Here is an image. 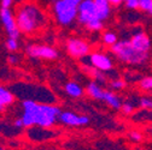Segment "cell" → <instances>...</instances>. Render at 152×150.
<instances>
[{
    "instance_id": "obj_12",
    "label": "cell",
    "mask_w": 152,
    "mask_h": 150,
    "mask_svg": "<svg viewBox=\"0 0 152 150\" xmlns=\"http://www.w3.org/2000/svg\"><path fill=\"white\" fill-rule=\"evenodd\" d=\"M129 40H130L132 45L134 46L137 49H139L140 52L150 53L151 47H152V42H151L150 36L145 31L139 30L137 32H133V35H132V37Z\"/></svg>"
},
{
    "instance_id": "obj_9",
    "label": "cell",
    "mask_w": 152,
    "mask_h": 150,
    "mask_svg": "<svg viewBox=\"0 0 152 150\" xmlns=\"http://www.w3.org/2000/svg\"><path fill=\"white\" fill-rule=\"evenodd\" d=\"M97 10H96V1L94 0H82L79 5V16L77 22L86 27L93 19H97ZM99 19V18H98Z\"/></svg>"
},
{
    "instance_id": "obj_30",
    "label": "cell",
    "mask_w": 152,
    "mask_h": 150,
    "mask_svg": "<svg viewBox=\"0 0 152 150\" xmlns=\"http://www.w3.org/2000/svg\"><path fill=\"white\" fill-rule=\"evenodd\" d=\"M18 59H20V58H18L15 53H10V54L7 55V63L11 64V65L17 64V63H18Z\"/></svg>"
},
{
    "instance_id": "obj_20",
    "label": "cell",
    "mask_w": 152,
    "mask_h": 150,
    "mask_svg": "<svg viewBox=\"0 0 152 150\" xmlns=\"http://www.w3.org/2000/svg\"><path fill=\"white\" fill-rule=\"evenodd\" d=\"M152 119V110L150 109H141L138 112H134L133 114V121H137V123H145V121H150V119Z\"/></svg>"
},
{
    "instance_id": "obj_21",
    "label": "cell",
    "mask_w": 152,
    "mask_h": 150,
    "mask_svg": "<svg viewBox=\"0 0 152 150\" xmlns=\"http://www.w3.org/2000/svg\"><path fill=\"white\" fill-rule=\"evenodd\" d=\"M102 41H103V43H104L105 46L112 47L113 45H115V43L118 41V36H117L116 32H113V31H111V30H107V31H105V32L103 34Z\"/></svg>"
},
{
    "instance_id": "obj_23",
    "label": "cell",
    "mask_w": 152,
    "mask_h": 150,
    "mask_svg": "<svg viewBox=\"0 0 152 150\" xmlns=\"http://www.w3.org/2000/svg\"><path fill=\"white\" fill-rule=\"evenodd\" d=\"M109 87H110L112 90H122V89H124V88L127 87V82H126L124 79H122V78L116 77V78L110 79Z\"/></svg>"
},
{
    "instance_id": "obj_31",
    "label": "cell",
    "mask_w": 152,
    "mask_h": 150,
    "mask_svg": "<svg viewBox=\"0 0 152 150\" xmlns=\"http://www.w3.org/2000/svg\"><path fill=\"white\" fill-rule=\"evenodd\" d=\"M1 3V7L4 9H11L12 4H13V0H0Z\"/></svg>"
},
{
    "instance_id": "obj_13",
    "label": "cell",
    "mask_w": 152,
    "mask_h": 150,
    "mask_svg": "<svg viewBox=\"0 0 152 150\" xmlns=\"http://www.w3.org/2000/svg\"><path fill=\"white\" fill-rule=\"evenodd\" d=\"M28 136H29V139L40 142V141L50 139L52 137V133H51L50 128H45V127H40V126H33V127L28 128Z\"/></svg>"
},
{
    "instance_id": "obj_17",
    "label": "cell",
    "mask_w": 152,
    "mask_h": 150,
    "mask_svg": "<svg viewBox=\"0 0 152 150\" xmlns=\"http://www.w3.org/2000/svg\"><path fill=\"white\" fill-rule=\"evenodd\" d=\"M103 102L106 103L111 109L120 110L122 106V99L117 95L116 92H113L112 90H105L104 96H103Z\"/></svg>"
},
{
    "instance_id": "obj_11",
    "label": "cell",
    "mask_w": 152,
    "mask_h": 150,
    "mask_svg": "<svg viewBox=\"0 0 152 150\" xmlns=\"http://www.w3.org/2000/svg\"><path fill=\"white\" fill-rule=\"evenodd\" d=\"M59 121L66 126L71 127H80V126H86L89 124V118L87 115H81L76 114L74 112L69 110H62L59 115Z\"/></svg>"
},
{
    "instance_id": "obj_33",
    "label": "cell",
    "mask_w": 152,
    "mask_h": 150,
    "mask_svg": "<svg viewBox=\"0 0 152 150\" xmlns=\"http://www.w3.org/2000/svg\"><path fill=\"white\" fill-rule=\"evenodd\" d=\"M66 1H68L69 4H71V5H74V6H77V7H79V5L81 4L82 0H66Z\"/></svg>"
},
{
    "instance_id": "obj_4",
    "label": "cell",
    "mask_w": 152,
    "mask_h": 150,
    "mask_svg": "<svg viewBox=\"0 0 152 150\" xmlns=\"http://www.w3.org/2000/svg\"><path fill=\"white\" fill-rule=\"evenodd\" d=\"M62 109L54 103H37L35 109V126L51 128L59 120Z\"/></svg>"
},
{
    "instance_id": "obj_35",
    "label": "cell",
    "mask_w": 152,
    "mask_h": 150,
    "mask_svg": "<svg viewBox=\"0 0 152 150\" xmlns=\"http://www.w3.org/2000/svg\"><path fill=\"white\" fill-rule=\"evenodd\" d=\"M51 1H52V3H54V1H56V0H51Z\"/></svg>"
},
{
    "instance_id": "obj_18",
    "label": "cell",
    "mask_w": 152,
    "mask_h": 150,
    "mask_svg": "<svg viewBox=\"0 0 152 150\" xmlns=\"http://www.w3.org/2000/svg\"><path fill=\"white\" fill-rule=\"evenodd\" d=\"M82 70L85 71L86 74H88V76H89L93 81H96V82H98V83H100V84H105L106 81H107V77H106V74H105L106 72H103V71H100V70H98V69H96V67H93V66L89 65V64L83 65V66H82Z\"/></svg>"
},
{
    "instance_id": "obj_6",
    "label": "cell",
    "mask_w": 152,
    "mask_h": 150,
    "mask_svg": "<svg viewBox=\"0 0 152 150\" xmlns=\"http://www.w3.org/2000/svg\"><path fill=\"white\" fill-rule=\"evenodd\" d=\"M65 50L74 59H83L91 54V45L81 37H69L65 41Z\"/></svg>"
},
{
    "instance_id": "obj_22",
    "label": "cell",
    "mask_w": 152,
    "mask_h": 150,
    "mask_svg": "<svg viewBox=\"0 0 152 150\" xmlns=\"http://www.w3.org/2000/svg\"><path fill=\"white\" fill-rule=\"evenodd\" d=\"M135 105L133 103L132 101H129V100H126V101H123L122 102V106H121V112L124 114V115H133L134 114V112H135Z\"/></svg>"
},
{
    "instance_id": "obj_28",
    "label": "cell",
    "mask_w": 152,
    "mask_h": 150,
    "mask_svg": "<svg viewBox=\"0 0 152 150\" xmlns=\"http://www.w3.org/2000/svg\"><path fill=\"white\" fill-rule=\"evenodd\" d=\"M152 7V0H139V10L144 12H148Z\"/></svg>"
},
{
    "instance_id": "obj_2",
    "label": "cell",
    "mask_w": 152,
    "mask_h": 150,
    "mask_svg": "<svg viewBox=\"0 0 152 150\" xmlns=\"http://www.w3.org/2000/svg\"><path fill=\"white\" fill-rule=\"evenodd\" d=\"M110 52L120 63L129 66H141L146 64L150 58V53L140 52L132 45L130 40L127 39L118 40L110 47Z\"/></svg>"
},
{
    "instance_id": "obj_8",
    "label": "cell",
    "mask_w": 152,
    "mask_h": 150,
    "mask_svg": "<svg viewBox=\"0 0 152 150\" xmlns=\"http://www.w3.org/2000/svg\"><path fill=\"white\" fill-rule=\"evenodd\" d=\"M0 21H1L9 37H13V39H20L21 36V30L17 25L16 21V16L11 11V9H0Z\"/></svg>"
},
{
    "instance_id": "obj_7",
    "label": "cell",
    "mask_w": 152,
    "mask_h": 150,
    "mask_svg": "<svg viewBox=\"0 0 152 150\" xmlns=\"http://www.w3.org/2000/svg\"><path fill=\"white\" fill-rule=\"evenodd\" d=\"M27 55L34 59H45V60H56L58 58V50L52 46L47 45H36L28 43L24 48Z\"/></svg>"
},
{
    "instance_id": "obj_5",
    "label": "cell",
    "mask_w": 152,
    "mask_h": 150,
    "mask_svg": "<svg viewBox=\"0 0 152 150\" xmlns=\"http://www.w3.org/2000/svg\"><path fill=\"white\" fill-rule=\"evenodd\" d=\"M53 16L57 24L69 27L77 21L79 7L69 4L66 0H56L53 3Z\"/></svg>"
},
{
    "instance_id": "obj_32",
    "label": "cell",
    "mask_w": 152,
    "mask_h": 150,
    "mask_svg": "<svg viewBox=\"0 0 152 150\" xmlns=\"http://www.w3.org/2000/svg\"><path fill=\"white\" fill-rule=\"evenodd\" d=\"M107 1H109L112 6H120L121 4H123V0H107Z\"/></svg>"
},
{
    "instance_id": "obj_15",
    "label": "cell",
    "mask_w": 152,
    "mask_h": 150,
    "mask_svg": "<svg viewBox=\"0 0 152 150\" xmlns=\"http://www.w3.org/2000/svg\"><path fill=\"white\" fill-rule=\"evenodd\" d=\"M96 1V10H97V17L100 21L105 22L109 19L112 13V5L107 0H94Z\"/></svg>"
},
{
    "instance_id": "obj_24",
    "label": "cell",
    "mask_w": 152,
    "mask_h": 150,
    "mask_svg": "<svg viewBox=\"0 0 152 150\" xmlns=\"http://www.w3.org/2000/svg\"><path fill=\"white\" fill-rule=\"evenodd\" d=\"M139 87L145 91H152V76H146L140 78Z\"/></svg>"
},
{
    "instance_id": "obj_29",
    "label": "cell",
    "mask_w": 152,
    "mask_h": 150,
    "mask_svg": "<svg viewBox=\"0 0 152 150\" xmlns=\"http://www.w3.org/2000/svg\"><path fill=\"white\" fill-rule=\"evenodd\" d=\"M123 4L128 10H138L139 0H123Z\"/></svg>"
},
{
    "instance_id": "obj_1",
    "label": "cell",
    "mask_w": 152,
    "mask_h": 150,
    "mask_svg": "<svg viewBox=\"0 0 152 150\" xmlns=\"http://www.w3.org/2000/svg\"><path fill=\"white\" fill-rule=\"evenodd\" d=\"M16 21L22 34H33L44 28L47 17L39 5L33 3L21 4L16 10Z\"/></svg>"
},
{
    "instance_id": "obj_14",
    "label": "cell",
    "mask_w": 152,
    "mask_h": 150,
    "mask_svg": "<svg viewBox=\"0 0 152 150\" xmlns=\"http://www.w3.org/2000/svg\"><path fill=\"white\" fill-rule=\"evenodd\" d=\"M15 99L16 96L12 90L0 84V113L4 112L7 107H10L15 102Z\"/></svg>"
},
{
    "instance_id": "obj_27",
    "label": "cell",
    "mask_w": 152,
    "mask_h": 150,
    "mask_svg": "<svg viewBox=\"0 0 152 150\" xmlns=\"http://www.w3.org/2000/svg\"><path fill=\"white\" fill-rule=\"evenodd\" d=\"M128 138H129V141H132L133 143H140L144 137H142V133L140 132V131L133 130V131H130V132L128 133Z\"/></svg>"
},
{
    "instance_id": "obj_34",
    "label": "cell",
    "mask_w": 152,
    "mask_h": 150,
    "mask_svg": "<svg viewBox=\"0 0 152 150\" xmlns=\"http://www.w3.org/2000/svg\"><path fill=\"white\" fill-rule=\"evenodd\" d=\"M0 150H6V149H4V148H1V146H0Z\"/></svg>"
},
{
    "instance_id": "obj_25",
    "label": "cell",
    "mask_w": 152,
    "mask_h": 150,
    "mask_svg": "<svg viewBox=\"0 0 152 150\" xmlns=\"http://www.w3.org/2000/svg\"><path fill=\"white\" fill-rule=\"evenodd\" d=\"M138 106L141 109H150V110H152V97H150V96H141L138 100Z\"/></svg>"
},
{
    "instance_id": "obj_16",
    "label": "cell",
    "mask_w": 152,
    "mask_h": 150,
    "mask_svg": "<svg viewBox=\"0 0 152 150\" xmlns=\"http://www.w3.org/2000/svg\"><path fill=\"white\" fill-rule=\"evenodd\" d=\"M105 89L103 88V85L96 81H92L87 84L86 87V94L93 100H98V101H103V96H104Z\"/></svg>"
},
{
    "instance_id": "obj_26",
    "label": "cell",
    "mask_w": 152,
    "mask_h": 150,
    "mask_svg": "<svg viewBox=\"0 0 152 150\" xmlns=\"http://www.w3.org/2000/svg\"><path fill=\"white\" fill-rule=\"evenodd\" d=\"M5 46L7 48L9 52L13 53V52H17L18 48H20V43H18V40L17 39H13V37H7V40L5 42Z\"/></svg>"
},
{
    "instance_id": "obj_10",
    "label": "cell",
    "mask_w": 152,
    "mask_h": 150,
    "mask_svg": "<svg viewBox=\"0 0 152 150\" xmlns=\"http://www.w3.org/2000/svg\"><path fill=\"white\" fill-rule=\"evenodd\" d=\"M88 64L103 72H110L113 69V60L103 52H93L88 55Z\"/></svg>"
},
{
    "instance_id": "obj_19",
    "label": "cell",
    "mask_w": 152,
    "mask_h": 150,
    "mask_svg": "<svg viewBox=\"0 0 152 150\" xmlns=\"http://www.w3.org/2000/svg\"><path fill=\"white\" fill-rule=\"evenodd\" d=\"M64 91L66 92V95H69L72 99H80L85 94V89L76 82H68L64 85Z\"/></svg>"
},
{
    "instance_id": "obj_3",
    "label": "cell",
    "mask_w": 152,
    "mask_h": 150,
    "mask_svg": "<svg viewBox=\"0 0 152 150\" xmlns=\"http://www.w3.org/2000/svg\"><path fill=\"white\" fill-rule=\"evenodd\" d=\"M15 96L23 100H33L39 103H54V94L46 87L33 83H17L10 88Z\"/></svg>"
}]
</instances>
